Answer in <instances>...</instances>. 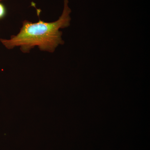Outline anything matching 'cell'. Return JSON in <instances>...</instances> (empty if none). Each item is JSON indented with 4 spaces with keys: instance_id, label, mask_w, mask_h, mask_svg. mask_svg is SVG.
<instances>
[{
    "instance_id": "cell-3",
    "label": "cell",
    "mask_w": 150,
    "mask_h": 150,
    "mask_svg": "<svg viewBox=\"0 0 150 150\" xmlns=\"http://www.w3.org/2000/svg\"><path fill=\"white\" fill-rule=\"evenodd\" d=\"M4 1V0H0V1Z\"/></svg>"
},
{
    "instance_id": "cell-2",
    "label": "cell",
    "mask_w": 150,
    "mask_h": 150,
    "mask_svg": "<svg viewBox=\"0 0 150 150\" xmlns=\"http://www.w3.org/2000/svg\"><path fill=\"white\" fill-rule=\"evenodd\" d=\"M6 13V7L2 3H0V20L4 18L5 17Z\"/></svg>"
},
{
    "instance_id": "cell-1",
    "label": "cell",
    "mask_w": 150,
    "mask_h": 150,
    "mask_svg": "<svg viewBox=\"0 0 150 150\" xmlns=\"http://www.w3.org/2000/svg\"><path fill=\"white\" fill-rule=\"evenodd\" d=\"M63 12L56 21L46 22L39 19L37 22L23 21L19 32L9 39H0L2 44L7 49L19 47L25 54L37 46L41 51L53 53L59 45L64 44L62 38L63 32L60 29L69 27L71 21V10L68 0H64Z\"/></svg>"
}]
</instances>
